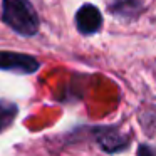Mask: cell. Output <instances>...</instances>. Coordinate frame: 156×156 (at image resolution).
<instances>
[{
    "label": "cell",
    "mask_w": 156,
    "mask_h": 156,
    "mask_svg": "<svg viewBox=\"0 0 156 156\" xmlns=\"http://www.w3.org/2000/svg\"><path fill=\"white\" fill-rule=\"evenodd\" d=\"M4 22L17 34L30 37L39 30V17L29 0H4Z\"/></svg>",
    "instance_id": "1"
},
{
    "label": "cell",
    "mask_w": 156,
    "mask_h": 156,
    "mask_svg": "<svg viewBox=\"0 0 156 156\" xmlns=\"http://www.w3.org/2000/svg\"><path fill=\"white\" fill-rule=\"evenodd\" d=\"M41 67L37 59L27 54H17V52H0V69L2 71H12L19 74H32Z\"/></svg>",
    "instance_id": "2"
},
{
    "label": "cell",
    "mask_w": 156,
    "mask_h": 156,
    "mask_svg": "<svg viewBox=\"0 0 156 156\" xmlns=\"http://www.w3.org/2000/svg\"><path fill=\"white\" fill-rule=\"evenodd\" d=\"M76 25L84 35L96 34L102 25V14L92 4H84L76 14Z\"/></svg>",
    "instance_id": "3"
},
{
    "label": "cell",
    "mask_w": 156,
    "mask_h": 156,
    "mask_svg": "<svg viewBox=\"0 0 156 156\" xmlns=\"http://www.w3.org/2000/svg\"><path fill=\"white\" fill-rule=\"evenodd\" d=\"M98 141L106 151H119V149H122L126 144H128V141L124 139V136H122L121 133H118L116 129H112V128L101 129L99 134H98Z\"/></svg>",
    "instance_id": "4"
},
{
    "label": "cell",
    "mask_w": 156,
    "mask_h": 156,
    "mask_svg": "<svg viewBox=\"0 0 156 156\" xmlns=\"http://www.w3.org/2000/svg\"><path fill=\"white\" fill-rule=\"evenodd\" d=\"M15 116H17V106L14 102L0 99V133L5 131L14 122Z\"/></svg>",
    "instance_id": "5"
},
{
    "label": "cell",
    "mask_w": 156,
    "mask_h": 156,
    "mask_svg": "<svg viewBox=\"0 0 156 156\" xmlns=\"http://www.w3.org/2000/svg\"><path fill=\"white\" fill-rule=\"evenodd\" d=\"M138 156H156V153L153 151L148 144H141L138 149Z\"/></svg>",
    "instance_id": "6"
}]
</instances>
